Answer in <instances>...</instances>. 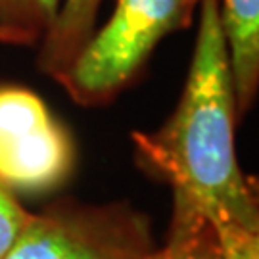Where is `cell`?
Returning <instances> with one entry per match:
<instances>
[{
  "label": "cell",
  "instance_id": "6da1fadb",
  "mask_svg": "<svg viewBox=\"0 0 259 259\" xmlns=\"http://www.w3.org/2000/svg\"><path fill=\"white\" fill-rule=\"evenodd\" d=\"M236 102L219 0H200V25L185 93L156 133H137L140 156L209 223L259 231L257 204L236 157Z\"/></svg>",
  "mask_w": 259,
  "mask_h": 259
},
{
  "label": "cell",
  "instance_id": "7a4b0ae2",
  "mask_svg": "<svg viewBox=\"0 0 259 259\" xmlns=\"http://www.w3.org/2000/svg\"><path fill=\"white\" fill-rule=\"evenodd\" d=\"M196 0H117L115 12L56 79L75 102L100 104L137 73L161 38L188 21Z\"/></svg>",
  "mask_w": 259,
  "mask_h": 259
},
{
  "label": "cell",
  "instance_id": "3957f363",
  "mask_svg": "<svg viewBox=\"0 0 259 259\" xmlns=\"http://www.w3.org/2000/svg\"><path fill=\"white\" fill-rule=\"evenodd\" d=\"M148 225L121 207L33 215L2 259H148Z\"/></svg>",
  "mask_w": 259,
  "mask_h": 259
},
{
  "label": "cell",
  "instance_id": "277c9868",
  "mask_svg": "<svg viewBox=\"0 0 259 259\" xmlns=\"http://www.w3.org/2000/svg\"><path fill=\"white\" fill-rule=\"evenodd\" d=\"M73 167V144L35 93L0 87V185L42 194L64 183Z\"/></svg>",
  "mask_w": 259,
  "mask_h": 259
},
{
  "label": "cell",
  "instance_id": "5b68a950",
  "mask_svg": "<svg viewBox=\"0 0 259 259\" xmlns=\"http://www.w3.org/2000/svg\"><path fill=\"white\" fill-rule=\"evenodd\" d=\"M236 113L248 111L259 83V0H219Z\"/></svg>",
  "mask_w": 259,
  "mask_h": 259
},
{
  "label": "cell",
  "instance_id": "8992f818",
  "mask_svg": "<svg viewBox=\"0 0 259 259\" xmlns=\"http://www.w3.org/2000/svg\"><path fill=\"white\" fill-rule=\"evenodd\" d=\"M104 0H64L52 25L42 35L38 65L52 77L62 75L94 33Z\"/></svg>",
  "mask_w": 259,
  "mask_h": 259
},
{
  "label": "cell",
  "instance_id": "52a82bcc",
  "mask_svg": "<svg viewBox=\"0 0 259 259\" xmlns=\"http://www.w3.org/2000/svg\"><path fill=\"white\" fill-rule=\"evenodd\" d=\"M148 259H223L215 229L186 196L175 192V209L167 242Z\"/></svg>",
  "mask_w": 259,
  "mask_h": 259
},
{
  "label": "cell",
  "instance_id": "ba28073f",
  "mask_svg": "<svg viewBox=\"0 0 259 259\" xmlns=\"http://www.w3.org/2000/svg\"><path fill=\"white\" fill-rule=\"evenodd\" d=\"M60 10V0H0V25L42 37Z\"/></svg>",
  "mask_w": 259,
  "mask_h": 259
},
{
  "label": "cell",
  "instance_id": "9c48e42d",
  "mask_svg": "<svg viewBox=\"0 0 259 259\" xmlns=\"http://www.w3.org/2000/svg\"><path fill=\"white\" fill-rule=\"evenodd\" d=\"M223 259H259V231L234 221L211 223Z\"/></svg>",
  "mask_w": 259,
  "mask_h": 259
},
{
  "label": "cell",
  "instance_id": "30bf717a",
  "mask_svg": "<svg viewBox=\"0 0 259 259\" xmlns=\"http://www.w3.org/2000/svg\"><path fill=\"white\" fill-rule=\"evenodd\" d=\"M31 217L33 213L23 209L14 192L0 185V259L6 255V251L12 248V244L31 221Z\"/></svg>",
  "mask_w": 259,
  "mask_h": 259
},
{
  "label": "cell",
  "instance_id": "8fae6325",
  "mask_svg": "<svg viewBox=\"0 0 259 259\" xmlns=\"http://www.w3.org/2000/svg\"><path fill=\"white\" fill-rule=\"evenodd\" d=\"M37 38L18 29L0 25V45H33Z\"/></svg>",
  "mask_w": 259,
  "mask_h": 259
}]
</instances>
